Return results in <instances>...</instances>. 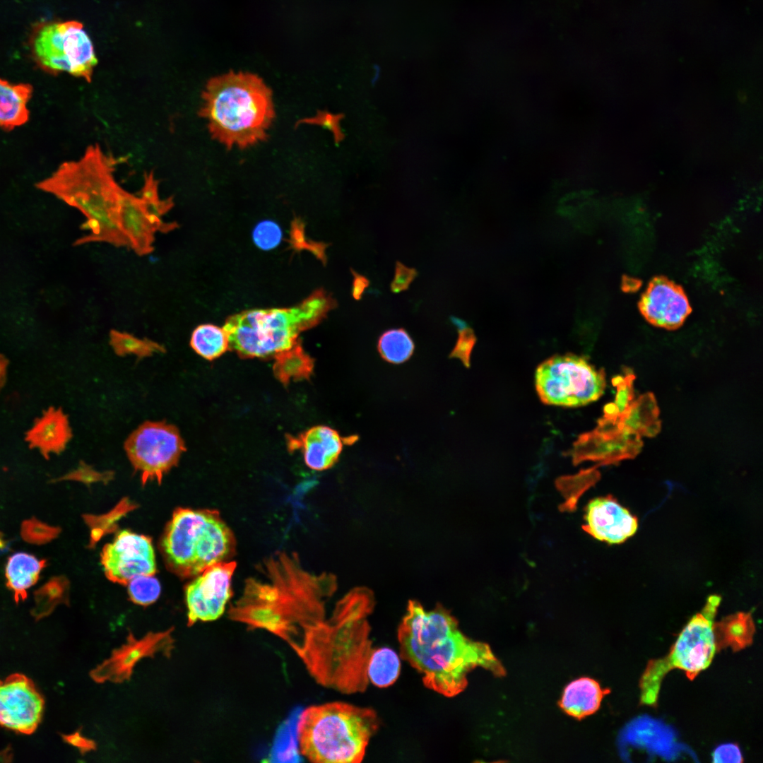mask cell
I'll return each mask as SVG.
<instances>
[{"instance_id":"d4e9b609","label":"cell","mask_w":763,"mask_h":763,"mask_svg":"<svg viewBox=\"0 0 763 763\" xmlns=\"http://www.w3.org/2000/svg\"><path fill=\"white\" fill-rule=\"evenodd\" d=\"M660 410L654 394L645 393L633 401L618 419L619 427L641 436L652 437L661 429Z\"/></svg>"},{"instance_id":"7a4b0ae2","label":"cell","mask_w":763,"mask_h":763,"mask_svg":"<svg viewBox=\"0 0 763 763\" xmlns=\"http://www.w3.org/2000/svg\"><path fill=\"white\" fill-rule=\"evenodd\" d=\"M397 637L401 657L422 675L427 688L444 697L462 692L467 675L477 667L498 676L504 673L490 646L466 636L442 605L426 610L410 601Z\"/></svg>"},{"instance_id":"836d02e7","label":"cell","mask_w":763,"mask_h":763,"mask_svg":"<svg viewBox=\"0 0 763 763\" xmlns=\"http://www.w3.org/2000/svg\"><path fill=\"white\" fill-rule=\"evenodd\" d=\"M69 581L64 576H54L34 592L35 607L32 610L36 619L49 615L61 603H67Z\"/></svg>"},{"instance_id":"7402d4cb","label":"cell","mask_w":763,"mask_h":763,"mask_svg":"<svg viewBox=\"0 0 763 763\" xmlns=\"http://www.w3.org/2000/svg\"><path fill=\"white\" fill-rule=\"evenodd\" d=\"M47 565L46 559H38L25 552H18L8 557L5 566L6 586L13 592L16 603L27 598L28 589L37 584Z\"/></svg>"},{"instance_id":"277c9868","label":"cell","mask_w":763,"mask_h":763,"mask_svg":"<svg viewBox=\"0 0 763 763\" xmlns=\"http://www.w3.org/2000/svg\"><path fill=\"white\" fill-rule=\"evenodd\" d=\"M117 163L118 160L105 153L98 144L91 145L81 158L62 163L52 175L36 184L86 218L83 227L90 232L76 244L105 242L129 247L119 223L124 189L114 177Z\"/></svg>"},{"instance_id":"8fae6325","label":"cell","mask_w":763,"mask_h":763,"mask_svg":"<svg viewBox=\"0 0 763 763\" xmlns=\"http://www.w3.org/2000/svg\"><path fill=\"white\" fill-rule=\"evenodd\" d=\"M29 45L37 64L54 73L66 72L90 82L97 60L83 25L44 22L32 28Z\"/></svg>"},{"instance_id":"2e32d148","label":"cell","mask_w":763,"mask_h":763,"mask_svg":"<svg viewBox=\"0 0 763 763\" xmlns=\"http://www.w3.org/2000/svg\"><path fill=\"white\" fill-rule=\"evenodd\" d=\"M174 628L163 632H149L141 639L129 632L126 641L90 671V678L97 683L106 681L121 683L130 679L138 661L145 657H153L160 653L170 657L174 649L172 632Z\"/></svg>"},{"instance_id":"484cf974","label":"cell","mask_w":763,"mask_h":763,"mask_svg":"<svg viewBox=\"0 0 763 763\" xmlns=\"http://www.w3.org/2000/svg\"><path fill=\"white\" fill-rule=\"evenodd\" d=\"M32 93L29 84H15L0 78V127L11 130L27 122Z\"/></svg>"},{"instance_id":"5b68a950","label":"cell","mask_w":763,"mask_h":763,"mask_svg":"<svg viewBox=\"0 0 763 763\" xmlns=\"http://www.w3.org/2000/svg\"><path fill=\"white\" fill-rule=\"evenodd\" d=\"M199 114L211 137L227 149H244L266 140L275 116L272 90L258 75L228 73L207 82Z\"/></svg>"},{"instance_id":"ba28073f","label":"cell","mask_w":763,"mask_h":763,"mask_svg":"<svg viewBox=\"0 0 763 763\" xmlns=\"http://www.w3.org/2000/svg\"><path fill=\"white\" fill-rule=\"evenodd\" d=\"M235 548V536L219 511L208 509H176L160 541L167 569L182 579L227 561Z\"/></svg>"},{"instance_id":"30bf717a","label":"cell","mask_w":763,"mask_h":763,"mask_svg":"<svg viewBox=\"0 0 763 763\" xmlns=\"http://www.w3.org/2000/svg\"><path fill=\"white\" fill-rule=\"evenodd\" d=\"M536 388L547 405L579 407L598 400L606 382L603 368L596 369L586 357L572 353L554 355L540 363Z\"/></svg>"},{"instance_id":"60d3db41","label":"cell","mask_w":763,"mask_h":763,"mask_svg":"<svg viewBox=\"0 0 763 763\" xmlns=\"http://www.w3.org/2000/svg\"><path fill=\"white\" fill-rule=\"evenodd\" d=\"M598 466L581 471L576 475L562 476L557 480V485L563 490L572 489L582 491L593 485L599 479L600 473L596 469Z\"/></svg>"},{"instance_id":"603a6c76","label":"cell","mask_w":763,"mask_h":763,"mask_svg":"<svg viewBox=\"0 0 763 763\" xmlns=\"http://www.w3.org/2000/svg\"><path fill=\"white\" fill-rule=\"evenodd\" d=\"M609 692V690L601 688L595 680L581 678L571 682L565 687L560 706L574 718H584L599 709L603 697Z\"/></svg>"},{"instance_id":"4316f807","label":"cell","mask_w":763,"mask_h":763,"mask_svg":"<svg viewBox=\"0 0 763 763\" xmlns=\"http://www.w3.org/2000/svg\"><path fill=\"white\" fill-rule=\"evenodd\" d=\"M716 649L730 646L740 650L752 641L755 625L750 613L739 612L714 622Z\"/></svg>"},{"instance_id":"1f68e13d","label":"cell","mask_w":763,"mask_h":763,"mask_svg":"<svg viewBox=\"0 0 763 763\" xmlns=\"http://www.w3.org/2000/svg\"><path fill=\"white\" fill-rule=\"evenodd\" d=\"M275 356L274 372L283 382L307 377L312 372V361L297 342Z\"/></svg>"},{"instance_id":"3957f363","label":"cell","mask_w":763,"mask_h":763,"mask_svg":"<svg viewBox=\"0 0 763 763\" xmlns=\"http://www.w3.org/2000/svg\"><path fill=\"white\" fill-rule=\"evenodd\" d=\"M372 593L364 588L348 593L328 618L307 627L290 647L319 685L345 694L364 692L373 650L367 617Z\"/></svg>"},{"instance_id":"cb8c5ba5","label":"cell","mask_w":763,"mask_h":763,"mask_svg":"<svg viewBox=\"0 0 763 763\" xmlns=\"http://www.w3.org/2000/svg\"><path fill=\"white\" fill-rule=\"evenodd\" d=\"M71 437L66 416L60 410L50 409L28 432L29 441L45 455L64 449Z\"/></svg>"},{"instance_id":"44dd1931","label":"cell","mask_w":763,"mask_h":763,"mask_svg":"<svg viewBox=\"0 0 763 763\" xmlns=\"http://www.w3.org/2000/svg\"><path fill=\"white\" fill-rule=\"evenodd\" d=\"M292 442V446L302 449L306 465L315 471L332 466L343 448L338 433L326 426L314 427Z\"/></svg>"},{"instance_id":"52a82bcc","label":"cell","mask_w":763,"mask_h":763,"mask_svg":"<svg viewBox=\"0 0 763 763\" xmlns=\"http://www.w3.org/2000/svg\"><path fill=\"white\" fill-rule=\"evenodd\" d=\"M323 289L294 307L242 311L228 317L223 329L229 348L244 357H266L291 348L300 332L312 328L336 308Z\"/></svg>"},{"instance_id":"ffe728a7","label":"cell","mask_w":763,"mask_h":763,"mask_svg":"<svg viewBox=\"0 0 763 763\" xmlns=\"http://www.w3.org/2000/svg\"><path fill=\"white\" fill-rule=\"evenodd\" d=\"M119 223L129 247L139 256L152 253L157 230L140 195L123 189L120 196Z\"/></svg>"},{"instance_id":"e575fe53","label":"cell","mask_w":763,"mask_h":763,"mask_svg":"<svg viewBox=\"0 0 763 763\" xmlns=\"http://www.w3.org/2000/svg\"><path fill=\"white\" fill-rule=\"evenodd\" d=\"M110 343L119 355L133 354L142 357L164 350L162 346L150 339H141L114 329L110 332Z\"/></svg>"},{"instance_id":"7c38bea8","label":"cell","mask_w":763,"mask_h":763,"mask_svg":"<svg viewBox=\"0 0 763 763\" xmlns=\"http://www.w3.org/2000/svg\"><path fill=\"white\" fill-rule=\"evenodd\" d=\"M124 450L144 485L162 480L186 451L178 428L165 421H146L127 437Z\"/></svg>"},{"instance_id":"8d00e7d4","label":"cell","mask_w":763,"mask_h":763,"mask_svg":"<svg viewBox=\"0 0 763 763\" xmlns=\"http://www.w3.org/2000/svg\"><path fill=\"white\" fill-rule=\"evenodd\" d=\"M61 532L57 526H49L32 516L24 520L20 526V536L24 541L41 545L56 538Z\"/></svg>"},{"instance_id":"ac0fdd59","label":"cell","mask_w":763,"mask_h":763,"mask_svg":"<svg viewBox=\"0 0 763 763\" xmlns=\"http://www.w3.org/2000/svg\"><path fill=\"white\" fill-rule=\"evenodd\" d=\"M644 319L654 326L667 330L680 327L692 309L683 288L665 276L651 280L639 302Z\"/></svg>"},{"instance_id":"f35d334b","label":"cell","mask_w":763,"mask_h":763,"mask_svg":"<svg viewBox=\"0 0 763 763\" xmlns=\"http://www.w3.org/2000/svg\"><path fill=\"white\" fill-rule=\"evenodd\" d=\"M624 375H616L613 377L612 384L616 387L615 403L619 411V418L628 409L634 401V381L635 375L629 367L623 368Z\"/></svg>"},{"instance_id":"9c48e42d","label":"cell","mask_w":763,"mask_h":763,"mask_svg":"<svg viewBox=\"0 0 763 763\" xmlns=\"http://www.w3.org/2000/svg\"><path fill=\"white\" fill-rule=\"evenodd\" d=\"M721 600L718 595L710 596L680 632L669 653L649 661L639 680L641 704L656 705L662 680L670 670H682L692 680L709 667L717 651L713 627Z\"/></svg>"},{"instance_id":"b9f144b4","label":"cell","mask_w":763,"mask_h":763,"mask_svg":"<svg viewBox=\"0 0 763 763\" xmlns=\"http://www.w3.org/2000/svg\"><path fill=\"white\" fill-rule=\"evenodd\" d=\"M418 271L410 268L397 261L395 266L394 277L390 284L393 293L398 294L408 289L410 285L418 276Z\"/></svg>"},{"instance_id":"ee69618b","label":"cell","mask_w":763,"mask_h":763,"mask_svg":"<svg viewBox=\"0 0 763 763\" xmlns=\"http://www.w3.org/2000/svg\"><path fill=\"white\" fill-rule=\"evenodd\" d=\"M713 762H743V759L739 747L727 743L717 747L713 754Z\"/></svg>"},{"instance_id":"f6af8a7d","label":"cell","mask_w":763,"mask_h":763,"mask_svg":"<svg viewBox=\"0 0 763 763\" xmlns=\"http://www.w3.org/2000/svg\"><path fill=\"white\" fill-rule=\"evenodd\" d=\"M351 273L353 276L352 296L355 300H360L365 290L369 287L370 282L367 277L359 274L353 269H351Z\"/></svg>"},{"instance_id":"83f0119b","label":"cell","mask_w":763,"mask_h":763,"mask_svg":"<svg viewBox=\"0 0 763 763\" xmlns=\"http://www.w3.org/2000/svg\"><path fill=\"white\" fill-rule=\"evenodd\" d=\"M301 711L292 712L278 727L267 762H301L297 740V722Z\"/></svg>"},{"instance_id":"d6986e66","label":"cell","mask_w":763,"mask_h":763,"mask_svg":"<svg viewBox=\"0 0 763 763\" xmlns=\"http://www.w3.org/2000/svg\"><path fill=\"white\" fill-rule=\"evenodd\" d=\"M582 528L593 538L608 544H619L638 528L637 518L612 495L591 499L585 507Z\"/></svg>"},{"instance_id":"4fadbf2b","label":"cell","mask_w":763,"mask_h":763,"mask_svg":"<svg viewBox=\"0 0 763 763\" xmlns=\"http://www.w3.org/2000/svg\"><path fill=\"white\" fill-rule=\"evenodd\" d=\"M237 564L224 561L211 565L185 588L187 625L211 622L223 615L232 596V578Z\"/></svg>"},{"instance_id":"8992f818","label":"cell","mask_w":763,"mask_h":763,"mask_svg":"<svg viewBox=\"0 0 763 763\" xmlns=\"http://www.w3.org/2000/svg\"><path fill=\"white\" fill-rule=\"evenodd\" d=\"M379 726L370 708L342 702L312 705L299 716L300 753L314 763H359Z\"/></svg>"},{"instance_id":"681fc988","label":"cell","mask_w":763,"mask_h":763,"mask_svg":"<svg viewBox=\"0 0 763 763\" xmlns=\"http://www.w3.org/2000/svg\"><path fill=\"white\" fill-rule=\"evenodd\" d=\"M7 362L0 356V387L4 385L6 379Z\"/></svg>"},{"instance_id":"f546056e","label":"cell","mask_w":763,"mask_h":763,"mask_svg":"<svg viewBox=\"0 0 763 763\" xmlns=\"http://www.w3.org/2000/svg\"><path fill=\"white\" fill-rule=\"evenodd\" d=\"M140 196L144 201L147 212L157 232H167L178 226L175 222L167 223L162 218L173 206L174 202L172 198L164 200L160 198L158 182L152 172L145 175Z\"/></svg>"},{"instance_id":"f1b7e54d","label":"cell","mask_w":763,"mask_h":763,"mask_svg":"<svg viewBox=\"0 0 763 763\" xmlns=\"http://www.w3.org/2000/svg\"><path fill=\"white\" fill-rule=\"evenodd\" d=\"M400 673V658L393 649L388 647L373 649L367 666L369 682L378 687H386L396 681Z\"/></svg>"},{"instance_id":"9a60e30c","label":"cell","mask_w":763,"mask_h":763,"mask_svg":"<svg viewBox=\"0 0 763 763\" xmlns=\"http://www.w3.org/2000/svg\"><path fill=\"white\" fill-rule=\"evenodd\" d=\"M100 560L106 577L122 585L137 576L156 572L151 538L127 530L121 531L104 546Z\"/></svg>"},{"instance_id":"d6a6232c","label":"cell","mask_w":763,"mask_h":763,"mask_svg":"<svg viewBox=\"0 0 763 763\" xmlns=\"http://www.w3.org/2000/svg\"><path fill=\"white\" fill-rule=\"evenodd\" d=\"M377 348L384 360L394 364H400L412 356L415 344L404 329H391L384 331L379 336Z\"/></svg>"},{"instance_id":"e0dca14e","label":"cell","mask_w":763,"mask_h":763,"mask_svg":"<svg viewBox=\"0 0 763 763\" xmlns=\"http://www.w3.org/2000/svg\"><path fill=\"white\" fill-rule=\"evenodd\" d=\"M44 699L31 680L13 674L0 680V726L24 734L39 725Z\"/></svg>"},{"instance_id":"7bdbcfd3","label":"cell","mask_w":763,"mask_h":763,"mask_svg":"<svg viewBox=\"0 0 763 763\" xmlns=\"http://www.w3.org/2000/svg\"><path fill=\"white\" fill-rule=\"evenodd\" d=\"M342 117V114H333L321 112H319L314 117L302 120L300 122H304L323 126L333 134L335 141L338 143L344 137L339 124Z\"/></svg>"},{"instance_id":"7dc6e473","label":"cell","mask_w":763,"mask_h":763,"mask_svg":"<svg viewBox=\"0 0 763 763\" xmlns=\"http://www.w3.org/2000/svg\"><path fill=\"white\" fill-rule=\"evenodd\" d=\"M603 418L617 422L619 419V411L615 403H608L603 408Z\"/></svg>"},{"instance_id":"5bb4252c","label":"cell","mask_w":763,"mask_h":763,"mask_svg":"<svg viewBox=\"0 0 763 763\" xmlns=\"http://www.w3.org/2000/svg\"><path fill=\"white\" fill-rule=\"evenodd\" d=\"M617 422L601 418L596 428L580 434L569 452L573 464L592 461L599 466L637 456L643 446L641 437L619 427Z\"/></svg>"},{"instance_id":"ab89813d","label":"cell","mask_w":763,"mask_h":763,"mask_svg":"<svg viewBox=\"0 0 763 763\" xmlns=\"http://www.w3.org/2000/svg\"><path fill=\"white\" fill-rule=\"evenodd\" d=\"M282 232L279 226L271 220L259 223L254 230L253 239L255 244L264 250L276 248L280 242Z\"/></svg>"},{"instance_id":"4dcf8cb0","label":"cell","mask_w":763,"mask_h":763,"mask_svg":"<svg viewBox=\"0 0 763 763\" xmlns=\"http://www.w3.org/2000/svg\"><path fill=\"white\" fill-rule=\"evenodd\" d=\"M190 345L198 355L212 360L229 348L227 334L223 327L211 324H201L192 331Z\"/></svg>"},{"instance_id":"6da1fadb","label":"cell","mask_w":763,"mask_h":763,"mask_svg":"<svg viewBox=\"0 0 763 763\" xmlns=\"http://www.w3.org/2000/svg\"><path fill=\"white\" fill-rule=\"evenodd\" d=\"M258 571L230 605V620L264 629L291 646L306 627L326 617L325 603L336 588L333 575L312 574L296 554L284 552L267 558Z\"/></svg>"},{"instance_id":"c3c4849f","label":"cell","mask_w":763,"mask_h":763,"mask_svg":"<svg viewBox=\"0 0 763 763\" xmlns=\"http://www.w3.org/2000/svg\"><path fill=\"white\" fill-rule=\"evenodd\" d=\"M12 540L6 538L5 535L0 531V555L11 550Z\"/></svg>"},{"instance_id":"d590c367","label":"cell","mask_w":763,"mask_h":763,"mask_svg":"<svg viewBox=\"0 0 763 763\" xmlns=\"http://www.w3.org/2000/svg\"><path fill=\"white\" fill-rule=\"evenodd\" d=\"M127 585L129 599L139 605L148 606L153 603L160 594V582L153 575L137 576Z\"/></svg>"},{"instance_id":"74e56055","label":"cell","mask_w":763,"mask_h":763,"mask_svg":"<svg viewBox=\"0 0 763 763\" xmlns=\"http://www.w3.org/2000/svg\"><path fill=\"white\" fill-rule=\"evenodd\" d=\"M451 319L458 329V338L450 355L460 359L468 367L471 353L476 342L475 335L464 321L454 317Z\"/></svg>"},{"instance_id":"bcb514c9","label":"cell","mask_w":763,"mask_h":763,"mask_svg":"<svg viewBox=\"0 0 763 763\" xmlns=\"http://www.w3.org/2000/svg\"><path fill=\"white\" fill-rule=\"evenodd\" d=\"M66 740L73 746L77 747L81 752H86L90 750H94L96 748V744L94 741L89 740L83 737L79 732H76L73 735H67Z\"/></svg>"}]
</instances>
